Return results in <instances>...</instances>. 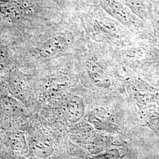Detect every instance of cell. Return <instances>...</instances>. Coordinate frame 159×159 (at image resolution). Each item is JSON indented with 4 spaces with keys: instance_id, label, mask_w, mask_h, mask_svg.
Instances as JSON below:
<instances>
[{
    "instance_id": "obj_1",
    "label": "cell",
    "mask_w": 159,
    "mask_h": 159,
    "mask_svg": "<svg viewBox=\"0 0 159 159\" xmlns=\"http://www.w3.org/2000/svg\"><path fill=\"white\" fill-rule=\"evenodd\" d=\"M102 8L120 23L125 26L133 24V18L127 8L119 0H100Z\"/></svg>"
},
{
    "instance_id": "obj_2",
    "label": "cell",
    "mask_w": 159,
    "mask_h": 159,
    "mask_svg": "<svg viewBox=\"0 0 159 159\" xmlns=\"http://www.w3.org/2000/svg\"><path fill=\"white\" fill-rule=\"evenodd\" d=\"M68 46L66 39L61 35L51 37L39 48V55L42 58H51L63 52Z\"/></svg>"
},
{
    "instance_id": "obj_3",
    "label": "cell",
    "mask_w": 159,
    "mask_h": 159,
    "mask_svg": "<svg viewBox=\"0 0 159 159\" xmlns=\"http://www.w3.org/2000/svg\"><path fill=\"white\" fill-rule=\"evenodd\" d=\"M7 144L15 153L23 155L28 152V145L22 133L13 131L8 133L6 136Z\"/></svg>"
},
{
    "instance_id": "obj_4",
    "label": "cell",
    "mask_w": 159,
    "mask_h": 159,
    "mask_svg": "<svg viewBox=\"0 0 159 159\" xmlns=\"http://www.w3.org/2000/svg\"><path fill=\"white\" fill-rule=\"evenodd\" d=\"M87 73L91 80L97 84L102 85L110 83V80L106 74L96 64H89L87 66Z\"/></svg>"
},
{
    "instance_id": "obj_5",
    "label": "cell",
    "mask_w": 159,
    "mask_h": 159,
    "mask_svg": "<svg viewBox=\"0 0 159 159\" xmlns=\"http://www.w3.org/2000/svg\"><path fill=\"white\" fill-rule=\"evenodd\" d=\"M132 11L142 17L144 14V0H121Z\"/></svg>"
},
{
    "instance_id": "obj_6",
    "label": "cell",
    "mask_w": 159,
    "mask_h": 159,
    "mask_svg": "<svg viewBox=\"0 0 159 159\" xmlns=\"http://www.w3.org/2000/svg\"><path fill=\"white\" fill-rule=\"evenodd\" d=\"M10 1V0H0V1H2V2H8Z\"/></svg>"
}]
</instances>
